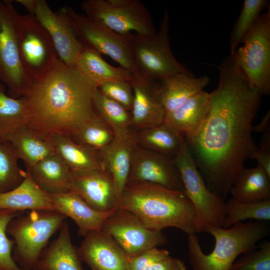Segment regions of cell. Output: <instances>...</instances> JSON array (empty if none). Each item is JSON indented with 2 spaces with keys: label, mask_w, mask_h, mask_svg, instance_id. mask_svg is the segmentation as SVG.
I'll use <instances>...</instances> for the list:
<instances>
[{
  "label": "cell",
  "mask_w": 270,
  "mask_h": 270,
  "mask_svg": "<svg viewBox=\"0 0 270 270\" xmlns=\"http://www.w3.org/2000/svg\"><path fill=\"white\" fill-rule=\"evenodd\" d=\"M218 68V84L210 93L206 118L196 133L184 138L208 187L224 197L258 149L252 122L262 95L250 86L234 54Z\"/></svg>",
  "instance_id": "1"
},
{
  "label": "cell",
  "mask_w": 270,
  "mask_h": 270,
  "mask_svg": "<svg viewBox=\"0 0 270 270\" xmlns=\"http://www.w3.org/2000/svg\"><path fill=\"white\" fill-rule=\"evenodd\" d=\"M96 88L75 68L59 58L52 70L31 84L24 98L26 125L42 138L56 134L72 136L95 114Z\"/></svg>",
  "instance_id": "2"
},
{
  "label": "cell",
  "mask_w": 270,
  "mask_h": 270,
  "mask_svg": "<svg viewBox=\"0 0 270 270\" xmlns=\"http://www.w3.org/2000/svg\"><path fill=\"white\" fill-rule=\"evenodd\" d=\"M120 206L132 212L150 229L162 231L172 227L188 236L196 234L194 208L184 192L156 184L129 182Z\"/></svg>",
  "instance_id": "3"
},
{
  "label": "cell",
  "mask_w": 270,
  "mask_h": 270,
  "mask_svg": "<svg viewBox=\"0 0 270 270\" xmlns=\"http://www.w3.org/2000/svg\"><path fill=\"white\" fill-rule=\"evenodd\" d=\"M204 232L214 238L213 250L205 254L196 234L188 235V260L192 270H230L240 255L256 248V244L268 236L266 221L239 222L228 228L206 227Z\"/></svg>",
  "instance_id": "4"
},
{
  "label": "cell",
  "mask_w": 270,
  "mask_h": 270,
  "mask_svg": "<svg viewBox=\"0 0 270 270\" xmlns=\"http://www.w3.org/2000/svg\"><path fill=\"white\" fill-rule=\"evenodd\" d=\"M67 218L52 210H29L9 222L6 233L12 238L14 260L22 270H32L49 240Z\"/></svg>",
  "instance_id": "5"
},
{
  "label": "cell",
  "mask_w": 270,
  "mask_h": 270,
  "mask_svg": "<svg viewBox=\"0 0 270 270\" xmlns=\"http://www.w3.org/2000/svg\"><path fill=\"white\" fill-rule=\"evenodd\" d=\"M173 160L184 192L194 208L195 232H204L208 226L222 227L225 216L224 197L208 187L185 140Z\"/></svg>",
  "instance_id": "6"
},
{
  "label": "cell",
  "mask_w": 270,
  "mask_h": 270,
  "mask_svg": "<svg viewBox=\"0 0 270 270\" xmlns=\"http://www.w3.org/2000/svg\"><path fill=\"white\" fill-rule=\"evenodd\" d=\"M169 14L165 10L158 32L152 35L132 34V50L140 76L150 82L161 80L188 70L174 57L170 45Z\"/></svg>",
  "instance_id": "7"
},
{
  "label": "cell",
  "mask_w": 270,
  "mask_h": 270,
  "mask_svg": "<svg viewBox=\"0 0 270 270\" xmlns=\"http://www.w3.org/2000/svg\"><path fill=\"white\" fill-rule=\"evenodd\" d=\"M80 6L88 18L116 33L156 32L150 13L139 0H85Z\"/></svg>",
  "instance_id": "8"
},
{
  "label": "cell",
  "mask_w": 270,
  "mask_h": 270,
  "mask_svg": "<svg viewBox=\"0 0 270 270\" xmlns=\"http://www.w3.org/2000/svg\"><path fill=\"white\" fill-rule=\"evenodd\" d=\"M234 54L250 86L262 95L270 92V8L262 13ZM233 55V54H232Z\"/></svg>",
  "instance_id": "9"
},
{
  "label": "cell",
  "mask_w": 270,
  "mask_h": 270,
  "mask_svg": "<svg viewBox=\"0 0 270 270\" xmlns=\"http://www.w3.org/2000/svg\"><path fill=\"white\" fill-rule=\"evenodd\" d=\"M68 18L82 46L108 56L135 76L142 78L134 65L131 44L132 34L122 35L98 24L84 14L66 6L61 9Z\"/></svg>",
  "instance_id": "10"
},
{
  "label": "cell",
  "mask_w": 270,
  "mask_h": 270,
  "mask_svg": "<svg viewBox=\"0 0 270 270\" xmlns=\"http://www.w3.org/2000/svg\"><path fill=\"white\" fill-rule=\"evenodd\" d=\"M18 38L21 64L32 84L52 70L58 56L50 35L32 15H20Z\"/></svg>",
  "instance_id": "11"
},
{
  "label": "cell",
  "mask_w": 270,
  "mask_h": 270,
  "mask_svg": "<svg viewBox=\"0 0 270 270\" xmlns=\"http://www.w3.org/2000/svg\"><path fill=\"white\" fill-rule=\"evenodd\" d=\"M20 14L12 1L0 0V81L14 98L24 96L31 84L20 61L18 24Z\"/></svg>",
  "instance_id": "12"
},
{
  "label": "cell",
  "mask_w": 270,
  "mask_h": 270,
  "mask_svg": "<svg viewBox=\"0 0 270 270\" xmlns=\"http://www.w3.org/2000/svg\"><path fill=\"white\" fill-rule=\"evenodd\" d=\"M102 230L112 237L128 260L167 242L162 231L147 228L134 214L120 206L106 220Z\"/></svg>",
  "instance_id": "13"
},
{
  "label": "cell",
  "mask_w": 270,
  "mask_h": 270,
  "mask_svg": "<svg viewBox=\"0 0 270 270\" xmlns=\"http://www.w3.org/2000/svg\"><path fill=\"white\" fill-rule=\"evenodd\" d=\"M28 11L50 35L58 58L74 67L83 46L65 14L61 10L53 12L44 0H32Z\"/></svg>",
  "instance_id": "14"
},
{
  "label": "cell",
  "mask_w": 270,
  "mask_h": 270,
  "mask_svg": "<svg viewBox=\"0 0 270 270\" xmlns=\"http://www.w3.org/2000/svg\"><path fill=\"white\" fill-rule=\"evenodd\" d=\"M129 182L156 184L184 192L182 182L173 158L138 144L132 154Z\"/></svg>",
  "instance_id": "15"
},
{
  "label": "cell",
  "mask_w": 270,
  "mask_h": 270,
  "mask_svg": "<svg viewBox=\"0 0 270 270\" xmlns=\"http://www.w3.org/2000/svg\"><path fill=\"white\" fill-rule=\"evenodd\" d=\"M83 237L78 254L92 270H129L127 256L108 233L92 230Z\"/></svg>",
  "instance_id": "16"
},
{
  "label": "cell",
  "mask_w": 270,
  "mask_h": 270,
  "mask_svg": "<svg viewBox=\"0 0 270 270\" xmlns=\"http://www.w3.org/2000/svg\"><path fill=\"white\" fill-rule=\"evenodd\" d=\"M72 190L96 210L109 212L120 206L114 182L106 170L74 175Z\"/></svg>",
  "instance_id": "17"
},
{
  "label": "cell",
  "mask_w": 270,
  "mask_h": 270,
  "mask_svg": "<svg viewBox=\"0 0 270 270\" xmlns=\"http://www.w3.org/2000/svg\"><path fill=\"white\" fill-rule=\"evenodd\" d=\"M134 100L130 110L132 126L138 130L164 122L166 110L158 84L135 77L130 82Z\"/></svg>",
  "instance_id": "18"
},
{
  "label": "cell",
  "mask_w": 270,
  "mask_h": 270,
  "mask_svg": "<svg viewBox=\"0 0 270 270\" xmlns=\"http://www.w3.org/2000/svg\"><path fill=\"white\" fill-rule=\"evenodd\" d=\"M138 144L136 134L130 130L114 134L112 142L99 152L105 170L113 180L120 203L128 183L132 154Z\"/></svg>",
  "instance_id": "19"
},
{
  "label": "cell",
  "mask_w": 270,
  "mask_h": 270,
  "mask_svg": "<svg viewBox=\"0 0 270 270\" xmlns=\"http://www.w3.org/2000/svg\"><path fill=\"white\" fill-rule=\"evenodd\" d=\"M49 195L54 210L72 220L78 226V235L82 236L90 231L102 230L104 221L116 210H96L72 190Z\"/></svg>",
  "instance_id": "20"
},
{
  "label": "cell",
  "mask_w": 270,
  "mask_h": 270,
  "mask_svg": "<svg viewBox=\"0 0 270 270\" xmlns=\"http://www.w3.org/2000/svg\"><path fill=\"white\" fill-rule=\"evenodd\" d=\"M59 230L58 237L42 250L32 270H84L66 220Z\"/></svg>",
  "instance_id": "21"
},
{
  "label": "cell",
  "mask_w": 270,
  "mask_h": 270,
  "mask_svg": "<svg viewBox=\"0 0 270 270\" xmlns=\"http://www.w3.org/2000/svg\"><path fill=\"white\" fill-rule=\"evenodd\" d=\"M49 140L74 175L105 170L98 152L75 142L70 136L56 134Z\"/></svg>",
  "instance_id": "22"
},
{
  "label": "cell",
  "mask_w": 270,
  "mask_h": 270,
  "mask_svg": "<svg viewBox=\"0 0 270 270\" xmlns=\"http://www.w3.org/2000/svg\"><path fill=\"white\" fill-rule=\"evenodd\" d=\"M210 106V94L202 90L175 110L166 112L164 123L184 138L192 136L202 126Z\"/></svg>",
  "instance_id": "23"
},
{
  "label": "cell",
  "mask_w": 270,
  "mask_h": 270,
  "mask_svg": "<svg viewBox=\"0 0 270 270\" xmlns=\"http://www.w3.org/2000/svg\"><path fill=\"white\" fill-rule=\"evenodd\" d=\"M27 170L35 183L49 194L63 193L72 190L74 175L56 152Z\"/></svg>",
  "instance_id": "24"
},
{
  "label": "cell",
  "mask_w": 270,
  "mask_h": 270,
  "mask_svg": "<svg viewBox=\"0 0 270 270\" xmlns=\"http://www.w3.org/2000/svg\"><path fill=\"white\" fill-rule=\"evenodd\" d=\"M26 172L24 180L19 186L0 193V210L22 212L35 210H54L49 194L35 183L28 170Z\"/></svg>",
  "instance_id": "25"
},
{
  "label": "cell",
  "mask_w": 270,
  "mask_h": 270,
  "mask_svg": "<svg viewBox=\"0 0 270 270\" xmlns=\"http://www.w3.org/2000/svg\"><path fill=\"white\" fill-rule=\"evenodd\" d=\"M209 82L208 76L196 78L189 71L178 73L160 80V95L166 113L175 110L202 90Z\"/></svg>",
  "instance_id": "26"
},
{
  "label": "cell",
  "mask_w": 270,
  "mask_h": 270,
  "mask_svg": "<svg viewBox=\"0 0 270 270\" xmlns=\"http://www.w3.org/2000/svg\"><path fill=\"white\" fill-rule=\"evenodd\" d=\"M74 67L97 88L104 82L113 80L126 81L130 83L136 77L121 66L115 67L110 64L98 52L84 46Z\"/></svg>",
  "instance_id": "27"
},
{
  "label": "cell",
  "mask_w": 270,
  "mask_h": 270,
  "mask_svg": "<svg viewBox=\"0 0 270 270\" xmlns=\"http://www.w3.org/2000/svg\"><path fill=\"white\" fill-rule=\"evenodd\" d=\"M2 139L10 143L18 159L23 161L26 170L55 152L49 140L42 138L26 125L12 130Z\"/></svg>",
  "instance_id": "28"
},
{
  "label": "cell",
  "mask_w": 270,
  "mask_h": 270,
  "mask_svg": "<svg viewBox=\"0 0 270 270\" xmlns=\"http://www.w3.org/2000/svg\"><path fill=\"white\" fill-rule=\"evenodd\" d=\"M230 192L234 198L240 202L270 200V178L258 165L246 168Z\"/></svg>",
  "instance_id": "29"
},
{
  "label": "cell",
  "mask_w": 270,
  "mask_h": 270,
  "mask_svg": "<svg viewBox=\"0 0 270 270\" xmlns=\"http://www.w3.org/2000/svg\"><path fill=\"white\" fill-rule=\"evenodd\" d=\"M139 146L174 158L184 142V137L162 123L139 130Z\"/></svg>",
  "instance_id": "30"
},
{
  "label": "cell",
  "mask_w": 270,
  "mask_h": 270,
  "mask_svg": "<svg viewBox=\"0 0 270 270\" xmlns=\"http://www.w3.org/2000/svg\"><path fill=\"white\" fill-rule=\"evenodd\" d=\"M92 102L96 113L110 126L114 134L130 130V112L120 104L106 96L98 88L94 91Z\"/></svg>",
  "instance_id": "31"
},
{
  "label": "cell",
  "mask_w": 270,
  "mask_h": 270,
  "mask_svg": "<svg viewBox=\"0 0 270 270\" xmlns=\"http://www.w3.org/2000/svg\"><path fill=\"white\" fill-rule=\"evenodd\" d=\"M27 118L24 98H14L7 95L4 84L0 82V138H4L12 130L26 125Z\"/></svg>",
  "instance_id": "32"
},
{
  "label": "cell",
  "mask_w": 270,
  "mask_h": 270,
  "mask_svg": "<svg viewBox=\"0 0 270 270\" xmlns=\"http://www.w3.org/2000/svg\"><path fill=\"white\" fill-rule=\"evenodd\" d=\"M224 214V228L248 219L268 222L270 220V200L244 202L232 198L226 202Z\"/></svg>",
  "instance_id": "33"
},
{
  "label": "cell",
  "mask_w": 270,
  "mask_h": 270,
  "mask_svg": "<svg viewBox=\"0 0 270 270\" xmlns=\"http://www.w3.org/2000/svg\"><path fill=\"white\" fill-rule=\"evenodd\" d=\"M114 136L112 128L96 113L71 138L75 142L100 152L112 142Z\"/></svg>",
  "instance_id": "34"
},
{
  "label": "cell",
  "mask_w": 270,
  "mask_h": 270,
  "mask_svg": "<svg viewBox=\"0 0 270 270\" xmlns=\"http://www.w3.org/2000/svg\"><path fill=\"white\" fill-rule=\"evenodd\" d=\"M18 160L10 143L0 138V193L14 188L24 180L26 172L19 167Z\"/></svg>",
  "instance_id": "35"
},
{
  "label": "cell",
  "mask_w": 270,
  "mask_h": 270,
  "mask_svg": "<svg viewBox=\"0 0 270 270\" xmlns=\"http://www.w3.org/2000/svg\"><path fill=\"white\" fill-rule=\"evenodd\" d=\"M268 6L266 0H245L230 35V54H234L244 36Z\"/></svg>",
  "instance_id": "36"
},
{
  "label": "cell",
  "mask_w": 270,
  "mask_h": 270,
  "mask_svg": "<svg viewBox=\"0 0 270 270\" xmlns=\"http://www.w3.org/2000/svg\"><path fill=\"white\" fill-rule=\"evenodd\" d=\"M23 212L0 210V270H22L16 264L12 256L14 243L6 233L7 226L14 216Z\"/></svg>",
  "instance_id": "37"
},
{
  "label": "cell",
  "mask_w": 270,
  "mask_h": 270,
  "mask_svg": "<svg viewBox=\"0 0 270 270\" xmlns=\"http://www.w3.org/2000/svg\"><path fill=\"white\" fill-rule=\"evenodd\" d=\"M258 246L241 254L230 270H270V242L264 241Z\"/></svg>",
  "instance_id": "38"
},
{
  "label": "cell",
  "mask_w": 270,
  "mask_h": 270,
  "mask_svg": "<svg viewBox=\"0 0 270 270\" xmlns=\"http://www.w3.org/2000/svg\"><path fill=\"white\" fill-rule=\"evenodd\" d=\"M98 88L106 96L120 104L130 112L134 92L130 82L122 80L108 82L100 85Z\"/></svg>",
  "instance_id": "39"
},
{
  "label": "cell",
  "mask_w": 270,
  "mask_h": 270,
  "mask_svg": "<svg viewBox=\"0 0 270 270\" xmlns=\"http://www.w3.org/2000/svg\"><path fill=\"white\" fill-rule=\"evenodd\" d=\"M168 256L169 252L164 249H148L128 260L129 270H148L154 263Z\"/></svg>",
  "instance_id": "40"
},
{
  "label": "cell",
  "mask_w": 270,
  "mask_h": 270,
  "mask_svg": "<svg viewBox=\"0 0 270 270\" xmlns=\"http://www.w3.org/2000/svg\"><path fill=\"white\" fill-rule=\"evenodd\" d=\"M260 147L258 148L253 158L270 178V130L263 132Z\"/></svg>",
  "instance_id": "41"
},
{
  "label": "cell",
  "mask_w": 270,
  "mask_h": 270,
  "mask_svg": "<svg viewBox=\"0 0 270 270\" xmlns=\"http://www.w3.org/2000/svg\"><path fill=\"white\" fill-rule=\"evenodd\" d=\"M148 270H186L184 262L170 255L154 263Z\"/></svg>",
  "instance_id": "42"
},
{
  "label": "cell",
  "mask_w": 270,
  "mask_h": 270,
  "mask_svg": "<svg viewBox=\"0 0 270 270\" xmlns=\"http://www.w3.org/2000/svg\"><path fill=\"white\" fill-rule=\"evenodd\" d=\"M270 112H268L264 116L261 122L256 126H254V130L256 132H264L270 129Z\"/></svg>",
  "instance_id": "43"
},
{
  "label": "cell",
  "mask_w": 270,
  "mask_h": 270,
  "mask_svg": "<svg viewBox=\"0 0 270 270\" xmlns=\"http://www.w3.org/2000/svg\"></svg>",
  "instance_id": "44"
}]
</instances>
